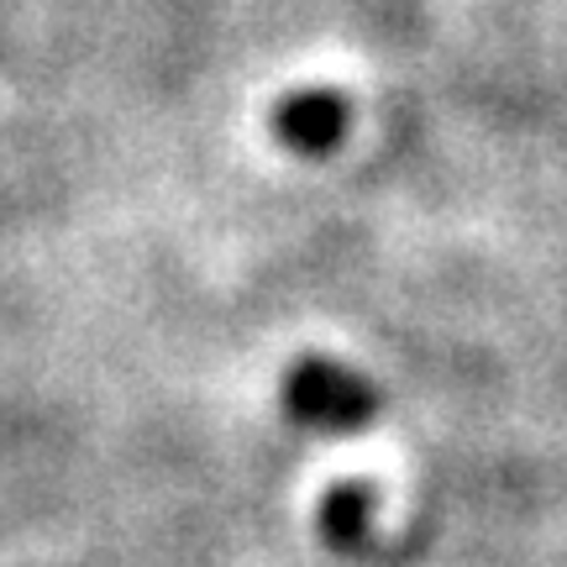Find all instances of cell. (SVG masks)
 <instances>
[{
	"mask_svg": "<svg viewBox=\"0 0 567 567\" xmlns=\"http://www.w3.org/2000/svg\"><path fill=\"white\" fill-rule=\"evenodd\" d=\"M279 405L289 421L310 425V431H363L384 410V394L358 368L331 363V358H300L284 373Z\"/></svg>",
	"mask_w": 567,
	"mask_h": 567,
	"instance_id": "6da1fadb",
	"label": "cell"
},
{
	"mask_svg": "<svg viewBox=\"0 0 567 567\" xmlns=\"http://www.w3.org/2000/svg\"><path fill=\"white\" fill-rule=\"evenodd\" d=\"M352 105L337 90H295L274 105V142L295 158H326L347 142Z\"/></svg>",
	"mask_w": 567,
	"mask_h": 567,
	"instance_id": "7a4b0ae2",
	"label": "cell"
},
{
	"mask_svg": "<svg viewBox=\"0 0 567 567\" xmlns=\"http://www.w3.org/2000/svg\"><path fill=\"white\" fill-rule=\"evenodd\" d=\"M316 526L331 547L358 551L368 542V526H373V494L368 484H337L321 494V509H316Z\"/></svg>",
	"mask_w": 567,
	"mask_h": 567,
	"instance_id": "3957f363",
	"label": "cell"
}]
</instances>
